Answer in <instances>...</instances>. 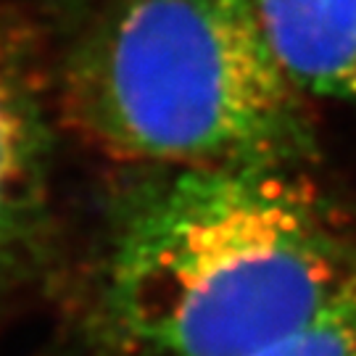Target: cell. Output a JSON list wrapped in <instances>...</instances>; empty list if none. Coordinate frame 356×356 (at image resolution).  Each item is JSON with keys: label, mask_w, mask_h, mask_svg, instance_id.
<instances>
[{"label": "cell", "mask_w": 356, "mask_h": 356, "mask_svg": "<svg viewBox=\"0 0 356 356\" xmlns=\"http://www.w3.org/2000/svg\"><path fill=\"white\" fill-rule=\"evenodd\" d=\"M356 285V204L304 166H172L111 216L95 338L114 356H248Z\"/></svg>", "instance_id": "cell-1"}, {"label": "cell", "mask_w": 356, "mask_h": 356, "mask_svg": "<svg viewBox=\"0 0 356 356\" xmlns=\"http://www.w3.org/2000/svg\"><path fill=\"white\" fill-rule=\"evenodd\" d=\"M254 0H111L66 69L64 106L116 161L304 166L314 124Z\"/></svg>", "instance_id": "cell-2"}, {"label": "cell", "mask_w": 356, "mask_h": 356, "mask_svg": "<svg viewBox=\"0 0 356 356\" xmlns=\"http://www.w3.org/2000/svg\"><path fill=\"white\" fill-rule=\"evenodd\" d=\"M51 135L19 48L0 35V264L38 238L48 204Z\"/></svg>", "instance_id": "cell-3"}, {"label": "cell", "mask_w": 356, "mask_h": 356, "mask_svg": "<svg viewBox=\"0 0 356 356\" xmlns=\"http://www.w3.org/2000/svg\"><path fill=\"white\" fill-rule=\"evenodd\" d=\"M277 64L296 90L356 108V0H254Z\"/></svg>", "instance_id": "cell-4"}, {"label": "cell", "mask_w": 356, "mask_h": 356, "mask_svg": "<svg viewBox=\"0 0 356 356\" xmlns=\"http://www.w3.org/2000/svg\"><path fill=\"white\" fill-rule=\"evenodd\" d=\"M248 356H356V285Z\"/></svg>", "instance_id": "cell-5"}]
</instances>
